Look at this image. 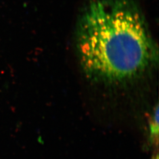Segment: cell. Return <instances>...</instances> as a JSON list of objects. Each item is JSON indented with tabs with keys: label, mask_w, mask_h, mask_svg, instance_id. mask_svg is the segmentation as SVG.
Listing matches in <instances>:
<instances>
[{
	"label": "cell",
	"mask_w": 159,
	"mask_h": 159,
	"mask_svg": "<svg viewBox=\"0 0 159 159\" xmlns=\"http://www.w3.org/2000/svg\"><path fill=\"white\" fill-rule=\"evenodd\" d=\"M76 46L85 75L107 83L136 79L157 57L144 17L131 0L90 2L80 18Z\"/></svg>",
	"instance_id": "obj_1"
}]
</instances>
